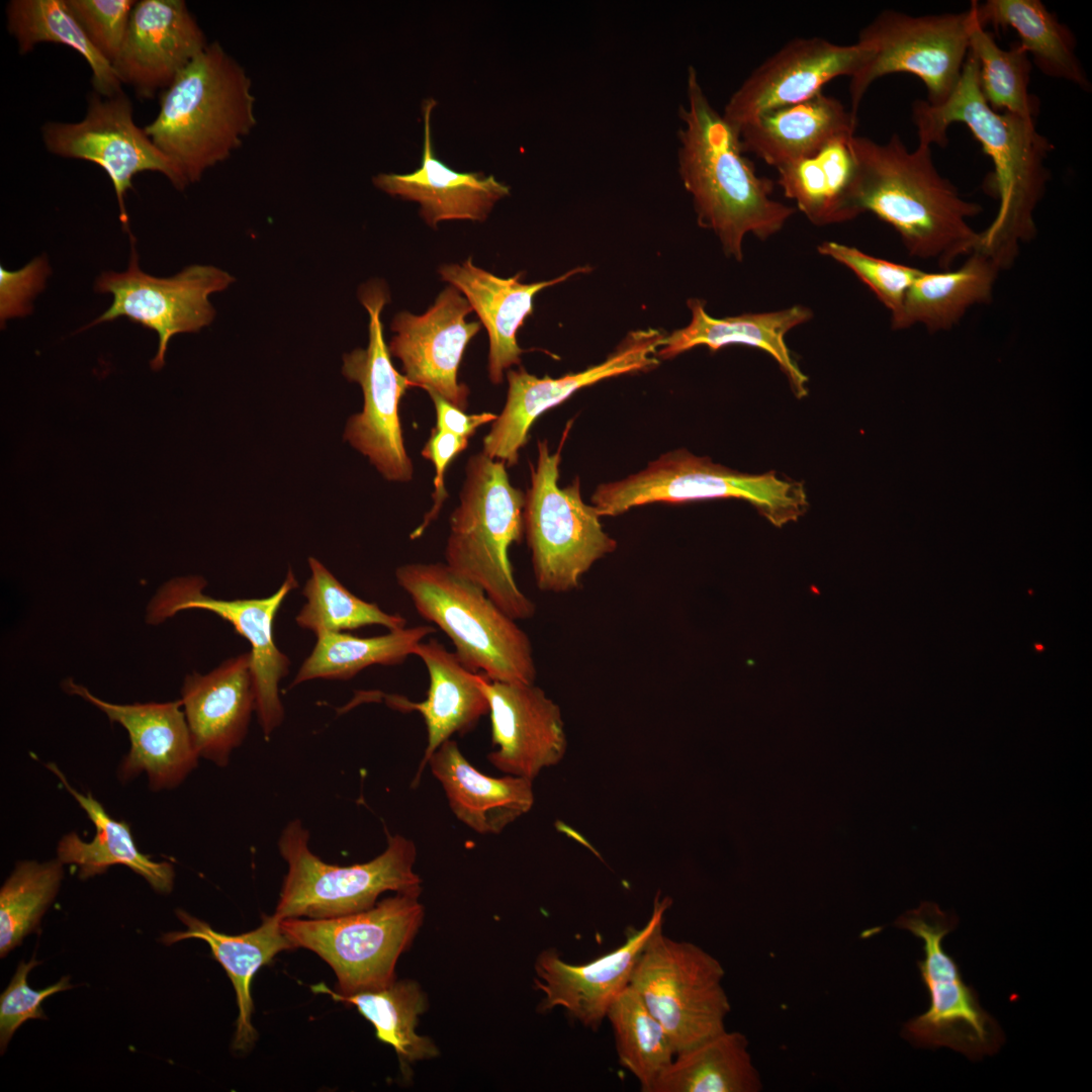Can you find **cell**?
<instances>
[{
  "instance_id": "6da1fadb",
  "label": "cell",
  "mask_w": 1092,
  "mask_h": 1092,
  "mask_svg": "<svg viewBox=\"0 0 1092 1092\" xmlns=\"http://www.w3.org/2000/svg\"><path fill=\"white\" fill-rule=\"evenodd\" d=\"M912 120L918 144L944 147L947 128L956 122L969 127L994 171L988 190L998 199V211L980 232L977 249L991 257L1001 270L1013 264L1019 247L1036 234L1034 212L1050 178L1045 162L1053 144L1035 127V120L993 110L979 87V65L970 53L961 78L940 105L926 100L912 104Z\"/></svg>"
},
{
  "instance_id": "7a4b0ae2",
  "label": "cell",
  "mask_w": 1092,
  "mask_h": 1092,
  "mask_svg": "<svg viewBox=\"0 0 1092 1092\" xmlns=\"http://www.w3.org/2000/svg\"><path fill=\"white\" fill-rule=\"evenodd\" d=\"M687 105L678 116V173L692 194L698 223L713 231L725 254L741 261L744 237L778 234L795 208L771 197L774 183L744 157L738 132L710 103L697 70L687 76Z\"/></svg>"
},
{
  "instance_id": "3957f363",
  "label": "cell",
  "mask_w": 1092,
  "mask_h": 1092,
  "mask_svg": "<svg viewBox=\"0 0 1092 1092\" xmlns=\"http://www.w3.org/2000/svg\"><path fill=\"white\" fill-rule=\"evenodd\" d=\"M851 146L862 213L870 211L891 225L910 256L948 269L977 249L980 235L969 219L982 206L965 199L938 172L931 147L918 144L908 150L897 133L885 144L854 134Z\"/></svg>"
},
{
  "instance_id": "277c9868",
  "label": "cell",
  "mask_w": 1092,
  "mask_h": 1092,
  "mask_svg": "<svg viewBox=\"0 0 1092 1092\" xmlns=\"http://www.w3.org/2000/svg\"><path fill=\"white\" fill-rule=\"evenodd\" d=\"M255 102L246 70L213 41L162 91L144 129L189 185L242 146L257 124Z\"/></svg>"
},
{
  "instance_id": "5b68a950",
  "label": "cell",
  "mask_w": 1092,
  "mask_h": 1092,
  "mask_svg": "<svg viewBox=\"0 0 1092 1092\" xmlns=\"http://www.w3.org/2000/svg\"><path fill=\"white\" fill-rule=\"evenodd\" d=\"M465 473L450 517L446 564L513 619L532 618L536 606L518 586L509 556L524 534L525 494L511 483L506 462L482 451L468 459Z\"/></svg>"
},
{
  "instance_id": "8992f818",
  "label": "cell",
  "mask_w": 1092,
  "mask_h": 1092,
  "mask_svg": "<svg viewBox=\"0 0 1092 1092\" xmlns=\"http://www.w3.org/2000/svg\"><path fill=\"white\" fill-rule=\"evenodd\" d=\"M395 578L419 615L449 637L466 667L490 680L534 684L529 636L482 588L446 563L404 564Z\"/></svg>"
},
{
  "instance_id": "52a82bcc",
  "label": "cell",
  "mask_w": 1092,
  "mask_h": 1092,
  "mask_svg": "<svg viewBox=\"0 0 1092 1092\" xmlns=\"http://www.w3.org/2000/svg\"><path fill=\"white\" fill-rule=\"evenodd\" d=\"M386 837V848L375 858L335 866L309 849L307 829L299 819L291 820L278 840L288 871L274 914L280 919L334 918L372 908L387 891L420 896L422 882L414 871V842L399 834L388 833Z\"/></svg>"
},
{
  "instance_id": "ba28073f",
  "label": "cell",
  "mask_w": 1092,
  "mask_h": 1092,
  "mask_svg": "<svg viewBox=\"0 0 1092 1092\" xmlns=\"http://www.w3.org/2000/svg\"><path fill=\"white\" fill-rule=\"evenodd\" d=\"M729 497L749 502L777 526L797 520L808 507L801 482L775 472L742 473L685 449L666 452L626 478L598 485L592 502L600 517H614L652 503Z\"/></svg>"
},
{
  "instance_id": "9c48e42d",
  "label": "cell",
  "mask_w": 1092,
  "mask_h": 1092,
  "mask_svg": "<svg viewBox=\"0 0 1092 1092\" xmlns=\"http://www.w3.org/2000/svg\"><path fill=\"white\" fill-rule=\"evenodd\" d=\"M570 424L555 452L551 453L546 440L538 441L537 464L531 467V485L525 494L524 533L536 585L544 593L574 590L593 564L617 548L595 507L583 502L579 478L565 487L558 485L561 450Z\"/></svg>"
},
{
  "instance_id": "30bf717a",
  "label": "cell",
  "mask_w": 1092,
  "mask_h": 1092,
  "mask_svg": "<svg viewBox=\"0 0 1092 1092\" xmlns=\"http://www.w3.org/2000/svg\"><path fill=\"white\" fill-rule=\"evenodd\" d=\"M419 897L396 893L361 912L324 919L286 918L280 925L295 948H307L330 965L337 993L379 990L395 981L397 960L422 924Z\"/></svg>"
},
{
  "instance_id": "8fae6325",
  "label": "cell",
  "mask_w": 1092,
  "mask_h": 1092,
  "mask_svg": "<svg viewBox=\"0 0 1092 1092\" xmlns=\"http://www.w3.org/2000/svg\"><path fill=\"white\" fill-rule=\"evenodd\" d=\"M953 911H942L934 902H921L896 921L923 942L924 958L917 962L930 1004L927 1011L910 1019L903 1036L919 1048H950L979 1060L994 1055L1005 1040L998 1022L985 1011L976 990L967 985L956 960L942 945L958 925Z\"/></svg>"
},
{
  "instance_id": "7c38bea8",
  "label": "cell",
  "mask_w": 1092,
  "mask_h": 1092,
  "mask_svg": "<svg viewBox=\"0 0 1092 1092\" xmlns=\"http://www.w3.org/2000/svg\"><path fill=\"white\" fill-rule=\"evenodd\" d=\"M718 960L695 943L674 940L659 926L648 938L629 985L663 1026L675 1053L725 1030L730 1002Z\"/></svg>"
},
{
  "instance_id": "4fadbf2b",
  "label": "cell",
  "mask_w": 1092,
  "mask_h": 1092,
  "mask_svg": "<svg viewBox=\"0 0 1092 1092\" xmlns=\"http://www.w3.org/2000/svg\"><path fill=\"white\" fill-rule=\"evenodd\" d=\"M974 11L913 16L884 10L861 28L857 42L869 48L872 57L850 78L851 113L857 116L861 100L871 85L893 73H909L919 78L927 91L926 102L942 104L956 88L969 54Z\"/></svg>"
},
{
  "instance_id": "5bb4252c",
  "label": "cell",
  "mask_w": 1092,
  "mask_h": 1092,
  "mask_svg": "<svg viewBox=\"0 0 1092 1092\" xmlns=\"http://www.w3.org/2000/svg\"><path fill=\"white\" fill-rule=\"evenodd\" d=\"M359 298L370 317L369 342L366 349L343 356L342 372L361 386L364 403L362 412L348 420L344 439L387 480L410 481L414 467L404 447L398 405L412 385L392 365L383 337L380 314L389 295L382 283L372 281L360 289Z\"/></svg>"
},
{
  "instance_id": "9a60e30c",
  "label": "cell",
  "mask_w": 1092,
  "mask_h": 1092,
  "mask_svg": "<svg viewBox=\"0 0 1092 1092\" xmlns=\"http://www.w3.org/2000/svg\"><path fill=\"white\" fill-rule=\"evenodd\" d=\"M41 135L50 153L89 161L105 171L115 192L122 230L131 239L125 197L133 189L135 175L144 171L160 172L178 190L188 185L144 127L135 124L131 101L122 91L110 97L93 92L82 120L49 121L41 126Z\"/></svg>"
},
{
  "instance_id": "2e32d148",
  "label": "cell",
  "mask_w": 1092,
  "mask_h": 1092,
  "mask_svg": "<svg viewBox=\"0 0 1092 1092\" xmlns=\"http://www.w3.org/2000/svg\"><path fill=\"white\" fill-rule=\"evenodd\" d=\"M233 281L228 272L210 265H192L168 278L149 275L141 270L132 245L125 271L103 272L96 280L95 289L110 293L113 300L86 328L124 316L156 332L159 346L150 366L159 371L171 338L208 326L215 315L209 295L226 289Z\"/></svg>"
},
{
  "instance_id": "e0dca14e",
  "label": "cell",
  "mask_w": 1092,
  "mask_h": 1092,
  "mask_svg": "<svg viewBox=\"0 0 1092 1092\" xmlns=\"http://www.w3.org/2000/svg\"><path fill=\"white\" fill-rule=\"evenodd\" d=\"M206 581L197 575L181 576L165 582L147 607L146 620L161 624L177 613L200 609L212 612L231 623L247 639L253 657L256 709L263 734L269 739L284 718L279 697V681L288 673L290 660L274 641L273 625L286 596L298 586L291 570L281 586L261 599L218 600L203 593Z\"/></svg>"
},
{
  "instance_id": "ac0fdd59",
  "label": "cell",
  "mask_w": 1092,
  "mask_h": 1092,
  "mask_svg": "<svg viewBox=\"0 0 1092 1092\" xmlns=\"http://www.w3.org/2000/svg\"><path fill=\"white\" fill-rule=\"evenodd\" d=\"M664 338L661 331L654 329L632 332L602 363L558 378H539L523 368L508 370L507 401L483 438L482 452L505 461L507 466L516 465L532 425L542 414L583 387L621 374L653 369L659 363L653 355Z\"/></svg>"
},
{
  "instance_id": "d6986e66",
  "label": "cell",
  "mask_w": 1092,
  "mask_h": 1092,
  "mask_svg": "<svg viewBox=\"0 0 1092 1092\" xmlns=\"http://www.w3.org/2000/svg\"><path fill=\"white\" fill-rule=\"evenodd\" d=\"M869 48L819 36L797 37L761 63L730 96L723 117L737 131L759 114L805 101L839 76H854L870 60Z\"/></svg>"
},
{
  "instance_id": "ffe728a7",
  "label": "cell",
  "mask_w": 1092,
  "mask_h": 1092,
  "mask_svg": "<svg viewBox=\"0 0 1092 1092\" xmlns=\"http://www.w3.org/2000/svg\"><path fill=\"white\" fill-rule=\"evenodd\" d=\"M473 309L454 286L446 287L423 314L397 313L391 330L395 335L388 350L402 364L412 386L433 390L455 406L468 405V387L458 381V369L479 322H466Z\"/></svg>"
},
{
  "instance_id": "44dd1931",
  "label": "cell",
  "mask_w": 1092,
  "mask_h": 1092,
  "mask_svg": "<svg viewBox=\"0 0 1092 1092\" xmlns=\"http://www.w3.org/2000/svg\"><path fill=\"white\" fill-rule=\"evenodd\" d=\"M672 901L658 893L651 916L640 928H630L626 941L616 949L582 964L564 962L557 950H542L535 962V986L544 994L541 1011L562 1007L583 1026L597 1031L608 1010L630 983L634 966L651 934L663 925Z\"/></svg>"
},
{
  "instance_id": "7402d4cb",
  "label": "cell",
  "mask_w": 1092,
  "mask_h": 1092,
  "mask_svg": "<svg viewBox=\"0 0 1092 1092\" xmlns=\"http://www.w3.org/2000/svg\"><path fill=\"white\" fill-rule=\"evenodd\" d=\"M480 687L488 701L492 745L489 762L500 771L533 781L563 758L567 739L559 706L534 684L490 680Z\"/></svg>"
},
{
  "instance_id": "603a6c76",
  "label": "cell",
  "mask_w": 1092,
  "mask_h": 1092,
  "mask_svg": "<svg viewBox=\"0 0 1092 1092\" xmlns=\"http://www.w3.org/2000/svg\"><path fill=\"white\" fill-rule=\"evenodd\" d=\"M205 34L183 0L136 1L121 50L112 64L121 83L140 98H153L207 47Z\"/></svg>"
},
{
  "instance_id": "cb8c5ba5",
  "label": "cell",
  "mask_w": 1092,
  "mask_h": 1092,
  "mask_svg": "<svg viewBox=\"0 0 1092 1092\" xmlns=\"http://www.w3.org/2000/svg\"><path fill=\"white\" fill-rule=\"evenodd\" d=\"M63 689L101 710L128 733L130 749L118 768L123 782L146 772L154 791L179 786L196 767L194 748L181 700L168 703L119 705L105 702L72 679Z\"/></svg>"
},
{
  "instance_id": "d4e9b609",
  "label": "cell",
  "mask_w": 1092,
  "mask_h": 1092,
  "mask_svg": "<svg viewBox=\"0 0 1092 1092\" xmlns=\"http://www.w3.org/2000/svg\"><path fill=\"white\" fill-rule=\"evenodd\" d=\"M180 700L198 756L225 766L245 739L256 709L251 651L229 658L206 674H188Z\"/></svg>"
},
{
  "instance_id": "484cf974",
  "label": "cell",
  "mask_w": 1092,
  "mask_h": 1092,
  "mask_svg": "<svg viewBox=\"0 0 1092 1092\" xmlns=\"http://www.w3.org/2000/svg\"><path fill=\"white\" fill-rule=\"evenodd\" d=\"M436 103L429 99L423 105L425 125L421 166L406 174H378L373 183L391 196L420 203L421 216L433 228L447 219L483 221L495 202L510 194V187L492 175L457 172L438 159L433 151L430 127L431 112Z\"/></svg>"
},
{
  "instance_id": "4316f807",
  "label": "cell",
  "mask_w": 1092,
  "mask_h": 1092,
  "mask_svg": "<svg viewBox=\"0 0 1092 1092\" xmlns=\"http://www.w3.org/2000/svg\"><path fill=\"white\" fill-rule=\"evenodd\" d=\"M587 271L588 267H577L558 278L526 284L520 281L521 272L511 278H500L474 266L469 257L462 264L441 266L439 273L465 296L487 330L488 375L492 383L498 384L503 382L505 370L521 362L524 350L518 345L517 334L533 312L535 295Z\"/></svg>"
},
{
  "instance_id": "83f0119b",
  "label": "cell",
  "mask_w": 1092,
  "mask_h": 1092,
  "mask_svg": "<svg viewBox=\"0 0 1092 1092\" xmlns=\"http://www.w3.org/2000/svg\"><path fill=\"white\" fill-rule=\"evenodd\" d=\"M688 305L692 312L690 324L665 336L657 357L670 359L698 346H706L713 352L729 345L755 347L778 362L798 398L807 395L808 377L792 357L785 339L794 328L812 318L809 307L797 304L776 311L715 318L708 314L700 299L691 298Z\"/></svg>"
},
{
  "instance_id": "f1b7e54d",
  "label": "cell",
  "mask_w": 1092,
  "mask_h": 1092,
  "mask_svg": "<svg viewBox=\"0 0 1092 1092\" xmlns=\"http://www.w3.org/2000/svg\"><path fill=\"white\" fill-rule=\"evenodd\" d=\"M415 655L422 659L429 673L427 699L416 703L402 696L382 694L389 707L401 712L417 711L426 724L428 743L413 786L420 782L429 757L443 742L453 734L468 732L489 712L480 687L482 672L466 667L455 652L433 638L420 642Z\"/></svg>"
},
{
  "instance_id": "f546056e",
  "label": "cell",
  "mask_w": 1092,
  "mask_h": 1092,
  "mask_svg": "<svg viewBox=\"0 0 1092 1092\" xmlns=\"http://www.w3.org/2000/svg\"><path fill=\"white\" fill-rule=\"evenodd\" d=\"M857 116L832 96L819 94L767 110L737 132L743 152L774 168L810 157L833 140L854 134Z\"/></svg>"
},
{
  "instance_id": "4dcf8cb0",
  "label": "cell",
  "mask_w": 1092,
  "mask_h": 1092,
  "mask_svg": "<svg viewBox=\"0 0 1092 1092\" xmlns=\"http://www.w3.org/2000/svg\"><path fill=\"white\" fill-rule=\"evenodd\" d=\"M427 764L441 783L454 815L477 833H500L534 804L533 781L481 774L452 739L443 742Z\"/></svg>"
},
{
  "instance_id": "1f68e13d",
  "label": "cell",
  "mask_w": 1092,
  "mask_h": 1092,
  "mask_svg": "<svg viewBox=\"0 0 1092 1092\" xmlns=\"http://www.w3.org/2000/svg\"><path fill=\"white\" fill-rule=\"evenodd\" d=\"M175 913L186 926V930L165 933L162 942L170 945L184 939L197 938L209 945L212 956L226 972L236 991L239 1015L233 1050L247 1052L258 1036L251 1022L254 1009L251 996L252 978L277 953L294 949L295 946L283 932L281 919L275 914L264 916L261 925L252 931L230 935L217 932L205 921L182 909H177Z\"/></svg>"
},
{
  "instance_id": "d6a6232c",
  "label": "cell",
  "mask_w": 1092,
  "mask_h": 1092,
  "mask_svg": "<svg viewBox=\"0 0 1092 1092\" xmlns=\"http://www.w3.org/2000/svg\"><path fill=\"white\" fill-rule=\"evenodd\" d=\"M854 134L839 136L814 155L777 168L786 197L816 225L851 220L862 213Z\"/></svg>"
},
{
  "instance_id": "836d02e7",
  "label": "cell",
  "mask_w": 1092,
  "mask_h": 1092,
  "mask_svg": "<svg viewBox=\"0 0 1092 1092\" xmlns=\"http://www.w3.org/2000/svg\"><path fill=\"white\" fill-rule=\"evenodd\" d=\"M46 766L77 801L96 829L89 842L83 841L75 832L64 835L57 847V857L64 864L75 866L83 880L103 874L114 864H122L143 877L157 893H170L175 878L173 866L167 861H154L142 853L125 821L110 817L90 793L85 795L75 790L55 762Z\"/></svg>"
},
{
  "instance_id": "e575fe53",
  "label": "cell",
  "mask_w": 1092,
  "mask_h": 1092,
  "mask_svg": "<svg viewBox=\"0 0 1092 1092\" xmlns=\"http://www.w3.org/2000/svg\"><path fill=\"white\" fill-rule=\"evenodd\" d=\"M1000 267L976 249L962 266L942 272H925L913 282L893 330L914 325L935 333L951 330L977 304L991 301Z\"/></svg>"
},
{
  "instance_id": "d590c367",
  "label": "cell",
  "mask_w": 1092,
  "mask_h": 1092,
  "mask_svg": "<svg viewBox=\"0 0 1092 1092\" xmlns=\"http://www.w3.org/2000/svg\"><path fill=\"white\" fill-rule=\"evenodd\" d=\"M982 27L1013 28L1020 47L1048 77L1091 90L1088 76L1076 55V38L1040 0L974 1Z\"/></svg>"
},
{
  "instance_id": "8d00e7d4",
  "label": "cell",
  "mask_w": 1092,
  "mask_h": 1092,
  "mask_svg": "<svg viewBox=\"0 0 1092 1092\" xmlns=\"http://www.w3.org/2000/svg\"><path fill=\"white\" fill-rule=\"evenodd\" d=\"M762 1083L739 1031L726 1029L679 1052L652 1092H758Z\"/></svg>"
},
{
  "instance_id": "74e56055",
  "label": "cell",
  "mask_w": 1092,
  "mask_h": 1092,
  "mask_svg": "<svg viewBox=\"0 0 1092 1092\" xmlns=\"http://www.w3.org/2000/svg\"><path fill=\"white\" fill-rule=\"evenodd\" d=\"M6 18L19 54L30 53L40 42L66 46L88 63L94 92L110 97L122 91L113 66L91 43L66 0H11Z\"/></svg>"
},
{
  "instance_id": "f35d334b",
  "label": "cell",
  "mask_w": 1092,
  "mask_h": 1092,
  "mask_svg": "<svg viewBox=\"0 0 1092 1092\" xmlns=\"http://www.w3.org/2000/svg\"><path fill=\"white\" fill-rule=\"evenodd\" d=\"M336 1001L355 1006L375 1028L377 1038L393 1048L402 1073L414 1062L438 1055L437 1046L427 1036L416 1032L419 1016L427 1009V999L420 985L411 980L396 982L373 991L341 995L321 983L311 987Z\"/></svg>"
},
{
  "instance_id": "ab89813d",
  "label": "cell",
  "mask_w": 1092,
  "mask_h": 1092,
  "mask_svg": "<svg viewBox=\"0 0 1092 1092\" xmlns=\"http://www.w3.org/2000/svg\"><path fill=\"white\" fill-rule=\"evenodd\" d=\"M435 632L432 625H419L374 637L344 632L318 635L291 687L315 678L348 680L371 665L400 664L415 654L424 638Z\"/></svg>"
},
{
  "instance_id": "60d3db41",
  "label": "cell",
  "mask_w": 1092,
  "mask_h": 1092,
  "mask_svg": "<svg viewBox=\"0 0 1092 1092\" xmlns=\"http://www.w3.org/2000/svg\"><path fill=\"white\" fill-rule=\"evenodd\" d=\"M611 1023L620 1065L639 1082L642 1092L653 1085L676 1053L663 1026L641 996L628 985L611 1004Z\"/></svg>"
},
{
  "instance_id": "b9f144b4",
  "label": "cell",
  "mask_w": 1092,
  "mask_h": 1092,
  "mask_svg": "<svg viewBox=\"0 0 1092 1092\" xmlns=\"http://www.w3.org/2000/svg\"><path fill=\"white\" fill-rule=\"evenodd\" d=\"M974 20L969 51L979 65V87L987 104L997 112H1007L1035 120L1039 100L1029 93L1031 61L1018 42L1000 48L994 36L979 23L974 1Z\"/></svg>"
},
{
  "instance_id": "7bdbcfd3",
  "label": "cell",
  "mask_w": 1092,
  "mask_h": 1092,
  "mask_svg": "<svg viewBox=\"0 0 1092 1092\" xmlns=\"http://www.w3.org/2000/svg\"><path fill=\"white\" fill-rule=\"evenodd\" d=\"M308 564L310 577L302 590L306 603L295 618L301 628L318 636L371 625L389 630L405 627L406 620L402 616L388 614L376 604L356 597L314 557L308 558Z\"/></svg>"
},
{
  "instance_id": "ee69618b",
  "label": "cell",
  "mask_w": 1092,
  "mask_h": 1092,
  "mask_svg": "<svg viewBox=\"0 0 1092 1092\" xmlns=\"http://www.w3.org/2000/svg\"><path fill=\"white\" fill-rule=\"evenodd\" d=\"M64 863L57 857L44 862L19 861L0 890V957L35 931L59 892Z\"/></svg>"
},
{
  "instance_id": "f6af8a7d",
  "label": "cell",
  "mask_w": 1092,
  "mask_h": 1092,
  "mask_svg": "<svg viewBox=\"0 0 1092 1092\" xmlns=\"http://www.w3.org/2000/svg\"><path fill=\"white\" fill-rule=\"evenodd\" d=\"M818 252L850 269L890 310L891 324L900 315L907 291L923 270L873 257L855 247L825 241Z\"/></svg>"
},
{
  "instance_id": "bcb514c9",
  "label": "cell",
  "mask_w": 1092,
  "mask_h": 1092,
  "mask_svg": "<svg viewBox=\"0 0 1092 1092\" xmlns=\"http://www.w3.org/2000/svg\"><path fill=\"white\" fill-rule=\"evenodd\" d=\"M89 40L111 65L127 31L134 0H66Z\"/></svg>"
},
{
  "instance_id": "7dc6e473",
  "label": "cell",
  "mask_w": 1092,
  "mask_h": 1092,
  "mask_svg": "<svg viewBox=\"0 0 1092 1092\" xmlns=\"http://www.w3.org/2000/svg\"><path fill=\"white\" fill-rule=\"evenodd\" d=\"M40 962L32 958L28 963L20 962L18 968L7 988L0 997V1049L3 1054L8 1042L17 1030L28 1019H44L46 1015L41 1008V1002L62 991L73 988L70 977L65 976L60 981L44 989L35 990L27 983L29 972Z\"/></svg>"
},
{
  "instance_id": "c3c4849f",
  "label": "cell",
  "mask_w": 1092,
  "mask_h": 1092,
  "mask_svg": "<svg viewBox=\"0 0 1092 1092\" xmlns=\"http://www.w3.org/2000/svg\"><path fill=\"white\" fill-rule=\"evenodd\" d=\"M43 259L37 258L21 270L0 268L1 322L29 312L31 298L43 287L48 274Z\"/></svg>"
},
{
  "instance_id": "681fc988",
  "label": "cell",
  "mask_w": 1092,
  "mask_h": 1092,
  "mask_svg": "<svg viewBox=\"0 0 1092 1092\" xmlns=\"http://www.w3.org/2000/svg\"><path fill=\"white\" fill-rule=\"evenodd\" d=\"M468 446V439L458 437L446 431L434 428L422 450V456L430 460L435 467L433 500L431 510L425 515L421 525L411 534L412 539L423 535L428 526L438 517L447 498L445 472L451 461Z\"/></svg>"
},
{
  "instance_id": "f907efd6",
  "label": "cell",
  "mask_w": 1092,
  "mask_h": 1092,
  "mask_svg": "<svg viewBox=\"0 0 1092 1092\" xmlns=\"http://www.w3.org/2000/svg\"><path fill=\"white\" fill-rule=\"evenodd\" d=\"M426 391L435 405L437 418L435 428L438 430L469 439L479 427L494 422L497 418L496 415L487 412L473 415L465 414L463 410L455 406L436 391L430 389Z\"/></svg>"
}]
</instances>
